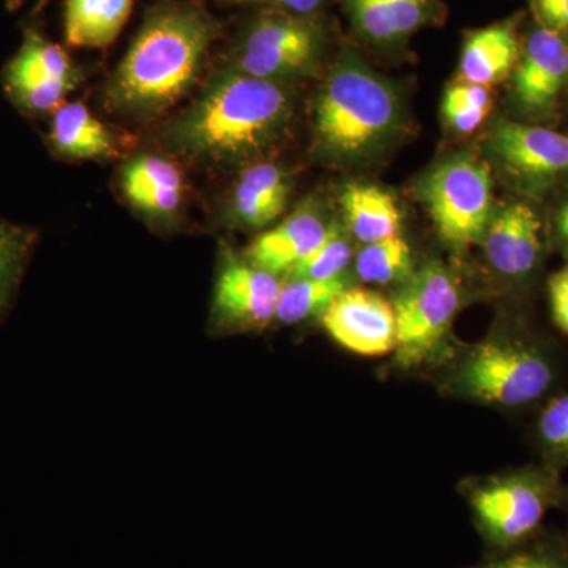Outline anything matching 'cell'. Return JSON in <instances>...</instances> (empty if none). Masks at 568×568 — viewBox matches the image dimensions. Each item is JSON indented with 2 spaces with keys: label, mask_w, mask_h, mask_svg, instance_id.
<instances>
[{
  "label": "cell",
  "mask_w": 568,
  "mask_h": 568,
  "mask_svg": "<svg viewBox=\"0 0 568 568\" xmlns=\"http://www.w3.org/2000/svg\"><path fill=\"white\" fill-rule=\"evenodd\" d=\"M215 22L189 6H170L151 14L106 89L111 110L134 118H156L192 89Z\"/></svg>",
  "instance_id": "6da1fadb"
},
{
  "label": "cell",
  "mask_w": 568,
  "mask_h": 568,
  "mask_svg": "<svg viewBox=\"0 0 568 568\" xmlns=\"http://www.w3.org/2000/svg\"><path fill=\"white\" fill-rule=\"evenodd\" d=\"M291 99L280 82L223 74L174 122L179 151L207 163H241L263 155L282 138Z\"/></svg>",
  "instance_id": "7a4b0ae2"
},
{
  "label": "cell",
  "mask_w": 568,
  "mask_h": 568,
  "mask_svg": "<svg viewBox=\"0 0 568 568\" xmlns=\"http://www.w3.org/2000/svg\"><path fill=\"white\" fill-rule=\"evenodd\" d=\"M399 118L395 92L355 58L336 63L315 108L317 141L335 159L354 160L375 151Z\"/></svg>",
  "instance_id": "3957f363"
},
{
  "label": "cell",
  "mask_w": 568,
  "mask_h": 568,
  "mask_svg": "<svg viewBox=\"0 0 568 568\" xmlns=\"http://www.w3.org/2000/svg\"><path fill=\"white\" fill-rule=\"evenodd\" d=\"M551 362L537 346L510 336H493L462 358L454 376L455 392L481 405H530L551 386Z\"/></svg>",
  "instance_id": "277c9868"
},
{
  "label": "cell",
  "mask_w": 568,
  "mask_h": 568,
  "mask_svg": "<svg viewBox=\"0 0 568 568\" xmlns=\"http://www.w3.org/2000/svg\"><path fill=\"white\" fill-rule=\"evenodd\" d=\"M555 503V487L536 470L495 477L469 493L474 523L491 555L532 540Z\"/></svg>",
  "instance_id": "5b68a950"
},
{
  "label": "cell",
  "mask_w": 568,
  "mask_h": 568,
  "mask_svg": "<svg viewBox=\"0 0 568 568\" xmlns=\"http://www.w3.org/2000/svg\"><path fill=\"white\" fill-rule=\"evenodd\" d=\"M396 361L414 366L443 345L459 306L454 276L440 263H426L395 295Z\"/></svg>",
  "instance_id": "8992f818"
},
{
  "label": "cell",
  "mask_w": 568,
  "mask_h": 568,
  "mask_svg": "<svg viewBox=\"0 0 568 568\" xmlns=\"http://www.w3.org/2000/svg\"><path fill=\"white\" fill-rule=\"evenodd\" d=\"M491 171L470 155L437 166L422 186V197L446 244L467 246L484 239L493 204Z\"/></svg>",
  "instance_id": "52a82bcc"
},
{
  "label": "cell",
  "mask_w": 568,
  "mask_h": 568,
  "mask_svg": "<svg viewBox=\"0 0 568 568\" xmlns=\"http://www.w3.org/2000/svg\"><path fill=\"white\" fill-rule=\"evenodd\" d=\"M323 33L297 14H265L250 26L237 54V69L248 77L280 82L316 65Z\"/></svg>",
  "instance_id": "ba28073f"
},
{
  "label": "cell",
  "mask_w": 568,
  "mask_h": 568,
  "mask_svg": "<svg viewBox=\"0 0 568 568\" xmlns=\"http://www.w3.org/2000/svg\"><path fill=\"white\" fill-rule=\"evenodd\" d=\"M282 290L280 276L224 250L213 290V328L230 334L267 327L275 320Z\"/></svg>",
  "instance_id": "9c48e42d"
},
{
  "label": "cell",
  "mask_w": 568,
  "mask_h": 568,
  "mask_svg": "<svg viewBox=\"0 0 568 568\" xmlns=\"http://www.w3.org/2000/svg\"><path fill=\"white\" fill-rule=\"evenodd\" d=\"M6 80L11 97L24 110L54 112L77 85L78 73L59 44L29 32L7 69Z\"/></svg>",
  "instance_id": "30bf717a"
},
{
  "label": "cell",
  "mask_w": 568,
  "mask_h": 568,
  "mask_svg": "<svg viewBox=\"0 0 568 568\" xmlns=\"http://www.w3.org/2000/svg\"><path fill=\"white\" fill-rule=\"evenodd\" d=\"M491 151L511 178L544 189L568 178V134L517 122L497 123Z\"/></svg>",
  "instance_id": "8fae6325"
},
{
  "label": "cell",
  "mask_w": 568,
  "mask_h": 568,
  "mask_svg": "<svg viewBox=\"0 0 568 568\" xmlns=\"http://www.w3.org/2000/svg\"><path fill=\"white\" fill-rule=\"evenodd\" d=\"M321 321L331 338L351 353L377 357L395 351V308L383 295L347 287Z\"/></svg>",
  "instance_id": "7c38bea8"
},
{
  "label": "cell",
  "mask_w": 568,
  "mask_h": 568,
  "mask_svg": "<svg viewBox=\"0 0 568 568\" xmlns=\"http://www.w3.org/2000/svg\"><path fill=\"white\" fill-rule=\"evenodd\" d=\"M568 80V43L562 33L538 28L521 48L515 70V97L523 110L547 115Z\"/></svg>",
  "instance_id": "4fadbf2b"
},
{
  "label": "cell",
  "mask_w": 568,
  "mask_h": 568,
  "mask_svg": "<svg viewBox=\"0 0 568 568\" xmlns=\"http://www.w3.org/2000/svg\"><path fill=\"white\" fill-rule=\"evenodd\" d=\"M489 265L507 278L532 274L541 254V223L528 204L514 203L489 220L484 239Z\"/></svg>",
  "instance_id": "5bb4252c"
},
{
  "label": "cell",
  "mask_w": 568,
  "mask_h": 568,
  "mask_svg": "<svg viewBox=\"0 0 568 568\" xmlns=\"http://www.w3.org/2000/svg\"><path fill=\"white\" fill-rule=\"evenodd\" d=\"M327 227L316 212L301 209L261 234L246 248L245 260L268 274L287 276L323 241Z\"/></svg>",
  "instance_id": "9a60e30c"
},
{
  "label": "cell",
  "mask_w": 568,
  "mask_h": 568,
  "mask_svg": "<svg viewBox=\"0 0 568 568\" xmlns=\"http://www.w3.org/2000/svg\"><path fill=\"white\" fill-rule=\"evenodd\" d=\"M121 181L126 201L152 219H170L181 209L182 173L164 156L152 153L134 156L123 168Z\"/></svg>",
  "instance_id": "2e32d148"
},
{
  "label": "cell",
  "mask_w": 568,
  "mask_h": 568,
  "mask_svg": "<svg viewBox=\"0 0 568 568\" xmlns=\"http://www.w3.org/2000/svg\"><path fill=\"white\" fill-rule=\"evenodd\" d=\"M521 55L517 26L506 21L470 33L463 47L459 74L469 84L487 85L504 80Z\"/></svg>",
  "instance_id": "e0dca14e"
},
{
  "label": "cell",
  "mask_w": 568,
  "mask_h": 568,
  "mask_svg": "<svg viewBox=\"0 0 568 568\" xmlns=\"http://www.w3.org/2000/svg\"><path fill=\"white\" fill-rule=\"evenodd\" d=\"M355 29L366 40L394 43L416 32L435 14V0H346Z\"/></svg>",
  "instance_id": "ac0fdd59"
},
{
  "label": "cell",
  "mask_w": 568,
  "mask_h": 568,
  "mask_svg": "<svg viewBox=\"0 0 568 568\" xmlns=\"http://www.w3.org/2000/svg\"><path fill=\"white\" fill-rule=\"evenodd\" d=\"M290 182L282 168L271 163L250 166L235 185L233 216L242 226L260 227L274 223L284 212Z\"/></svg>",
  "instance_id": "d6986e66"
},
{
  "label": "cell",
  "mask_w": 568,
  "mask_h": 568,
  "mask_svg": "<svg viewBox=\"0 0 568 568\" xmlns=\"http://www.w3.org/2000/svg\"><path fill=\"white\" fill-rule=\"evenodd\" d=\"M52 114L50 140L62 156L99 160L118 153L114 134L84 104L63 103Z\"/></svg>",
  "instance_id": "ffe728a7"
},
{
  "label": "cell",
  "mask_w": 568,
  "mask_h": 568,
  "mask_svg": "<svg viewBox=\"0 0 568 568\" xmlns=\"http://www.w3.org/2000/svg\"><path fill=\"white\" fill-rule=\"evenodd\" d=\"M133 0H67L65 39L71 47L104 48L118 39Z\"/></svg>",
  "instance_id": "44dd1931"
},
{
  "label": "cell",
  "mask_w": 568,
  "mask_h": 568,
  "mask_svg": "<svg viewBox=\"0 0 568 568\" xmlns=\"http://www.w3.org/2000/svg\"><path fill=\"white\" fill-rule=\"evenodd\" d=\"M342 205L351 233L365 245L398 234L402 215L394 197L384 190L354 183L343 193Z\"/></svg>",
  "instance_id": "7402d4cb"
},
{
  "label": "cell",
  "mask_w": 568,
  "mask_h": 568,
  "mask_svg": "<svg viewBox=\"0 0 568 568\" xmlns=\"http://www.w3.org/2000/svg\"><path fill=\"white\" fill-rule=\"evenodd\" d=\"M349 287L345 275L335 278H290L283 283L275 320L283 324H297L323 316L332 302Z\"/></svg>",
  "instance_id": "603a6c76"
},
{
  "label": "cell",
  "mask_w": 568,
  "mask_h": 568,
  "mask_svg": "<svg viewBox=\"0 0 568 568\" xmlns=\"http://www.w3.org/2000/svg\"><path fill=\"white\" fill-rule=\"evenodd\" d=\"M413 253L402 235L396 234L384 241L366 244L358 253L357 275L369 284L406 282L414 274Z\"/></svg>",
  "instance_id": "cb8c5ba5"
},
{
  "label": "cell",
  "mask_w": 568,
  "mask_h": 568,
  "mask_svg": "<svg viewBox=\"0 0 568 568\" xmlns=\"http://www.w3.org/2000/svg\"><path fill=\"white\" fill-rule=\"evenodd\" d=\"M33 244L36 234L32 231L0 222V317L21 282Z\"/></svg>",
  "instance_id": "d4e9b609"
},
{
  "label": "cell",
  "mask_w": 568,
  "mask_h": 568,
  "mask_svg": "<svg viewBox=\"0 0 568 568\" xmlns=\"http://www.w3.org/2000/svg\"><path fill=\"white\" fill-rule=\"evenodd\" d=\"M353 260V246L338 226H328L323 241L291 272L290 278L327 280L345 275Z\"/></svg>",
  "instance_id": "484cf974"
},
{
  "label": "cell",
  "mask_w": 568,
  "mask_h": 568,
  "mask_svg": "<svg viewBox=\"0 0 568 568\" xmlns=\"http://www.w3.org/2000/svg\"><path fill=\"white\" fill-rule=\"evenodd\" d=\"M469 568H568V548L558 541H536L497 552Z\"/></svg>",
  "instance_id": "4316f807"
},
{
  "label": "cell",
  "mask_w": 568,
  "mask_h": 568,
  "mask_svg": "<svg viewBox=\"0 0 568 568\" xmlns=\"http://www.w3.org/2000/svg\"><path fill=\"white\" fill-rule=\"evenodd\" d=\"M541 444L556 457H568V395L551 399L538 420Z\"/></svg>",
  "instance_id": "83f0119b"
},
{
  "label": "cell",
  "mask_w": 568,
  "mask_h": 568,
  "mask_svg": "<svg viewBox=\"0 0 568 568\" xmlns=\"http://www.w3.org/2000/svg\"><path fill=\"white\" fill-rule=\"evenodd\" d=\"M443 111L447 122L459 133H473L481 125L488 114V112L455 102L448 97H444Z\"/></svg>",
  "instance_id": "f1b7e54d"
},
{
  "label": "cell",
  "mask_w": 568,
  "mask_h": 568,
  "mask_svg": "<svg viewBox=\"0 0 568 568\" xmlns=\"http://www.w3.org/2000/svg\"><path fill=\"white\" fill-rule=\"evenodd\" d=\"M548 293L556 324L568 334V265L549 278Z\"/></svg>",
  "instance_id": "f546056e"
},
{
  "label": "cell",
  "mask_w": 568,
  "mask_h": 568,
  "mask_svg": "<svg viewBox=\"0 0 568 568\" xmlns=\"http://www.w3.org/2000/svg\"><path fill=\"white\" fill-rule=\"evenodd\" d=\"M541 28L564 33L568 31V0H532Z\"/></svg>",
  "instance_id": "4dcf8cb0"
},
{
  "label": "cell",
  "mask_w": 568,
  "mask_h": 568,
  "mask_svg": "<svg viewBox=\"0 0 568 568\" xmlns=\"http://www.w3.org/2000/svg\"><path fill=\"white\" fill-rule=\"evenodd\" d=\"M444 97L485 112L491 108V97L485 85L469 84V82L463 81L462 84L452 85Z\"/></svg>",
  "instance_id": "1f68e13d"
},
{
  "label": "cell",
  "mask_w": 568,
  "mask_h": 568,
  "mask_svg": "<svg viewBox=\"0 0 568 568\" xmlns=\"http://www.w3.org/2000/svg\"><path fill=\"white\" fill-rule=\"evenodd\" d=\"M323 2L324 0H278L280 6L297 17H308V14L315 13Z\"/></svg>",
  "instance_id": "d6a6232c"
},
{
  "label": "cell",
  "mask_w": 568,
  "mask_h": 568,
  "mask_svg": "<svg viewBox=\"0 0 568 568\" xmlns=\"http://www.w3.org/2000/svg\"><path fill=\"white\" fill-rule=\"evenodd\" d=\"M559 230L560 234H562L564 241H566V244L568 245V204L562 209V211H560Z\"/></svg>",
  "instance_id": "836d02e7"
},
{
  "label": "cell",
  "mask_w": 568,
  "mask_h": 568,
  "mask_svg": "<svg viewBox=\"0 0 568 568\" xmlns=\"http://www.w3.org/2000/svg\"><path fill=\"white\" fill-rule=\"evenodd\" d=\"M22 0H7V6L10 10L18 9L21 6Z\"/></svg>",
  "instance_id": "e575fe53"
},
{
  "label": "cell",
  "mask_w": 568,
  "mask_h": 568,
  "mask_svg": "<svg viewBox=\"0 0 568 568\" xmlns=\"http://www.w3.org/2000/svg\"><path fill=\"white\" fill-rule=\"evenodd\" d=\"M235 2H260V0H235Z\"/></svg>",
  "instance_id": "d590c367"
}]
</instances>
